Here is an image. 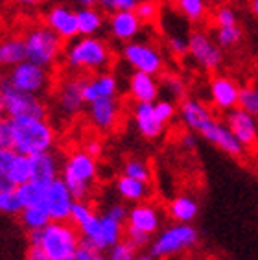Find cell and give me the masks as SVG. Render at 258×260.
<instances>
[{
  "label": "cell",
  "instance_id": "obj_1",
  "mask_svg": "<svg viewBox=\"0 0 258 260\" xmlns=\"http://www.w3.org/2000/svg\"><path fill=\"white\" fill-rule=\"evenodd\" d=\"M55 131L46 118H8L0 120V148H13L22 155H37L54 148Z\"/></svg>",
  "mask_w": 258,
  "mask_h": 260
},
{
  "label": "cell",
  "instance_id": "obj_2",
  "mask_svg": "<svg viewBox=\"0 0 258 260\" xmlns=\"http://www.w3.org/2000/svg\"><path fill=\"white\" fill-rule=\"evenodd\" d=\"M64 63L72 70L102 72L111 63V50L98 35H78L64 46Z\"/></svg>",
  "mask_w": 258,
  "mask_h": 260
},
{
  "label": "cell",
  "instance_id": "obj_3",
  "mask_svg": "<svg viewBox=\"0 0 258 260\" xmlns=\"http://www.w3.org/2000/svg\"><path fill=\"white\" fill-rule=\"evenodd\" d=\"M24 43L28 61L52 69L63 54V37L46 24H34L24 30Z\"/></svg>",
  "mask_w": 258,
  "mask_h": 260
},
{
  "label": "cell",
  "instance_id": "obj_4",
  "mask_svg": "<svg viewBox=\"0 0 258 260\" xmlns=\"http://www.w3.org/2000/svg\"><path fill=\"white\" fill-rule=\"evenodd\" d=\"M96 159L85 150L72 151L63 165V177L76 201H85L90 194V185L96 179Z\"/></svg>",
  "mask_w": 258,
  "mask_h": 260
},
{
  "label": "cell",
  "instance_id": "obj_5",
  "mask_svg": "<svg viewBox=\"0 0 258 260\" xmlns=\"http://www.w3.org/2000/svg\"><path fill=\"white\" fill-rule=\"evenodd\" d=\"M0 109L8 118H46L48 109L37 94L13 87L8 80L0 85Z\"/></svg>",
  "mask_w": 258,
  "mask_h": 260
},
{
  "label": "cell",
  "instance_id": "obj_6",
  "mask_svg": "<svg viewBox=\"0 0 258 260\" xmlns=\"http://www.w3.org/2000/svg\"><path fill=\"white\" fill-rule=\"evenodd\" d=\"M81 242L80 229L70 220L50 221L43 229V242L41 247L46 251V255L52 260H64L74 255Z\"/></svg>",
  "mask_w": 258,
  "mask_h": 260
},
{
  "label": "cell",
  "instance_id": "obj_7",
  "mask_svg": "<svg viewBox=\"0 0 258 260\" xmlns=\"http://www.w3.org/2000/svg\"><path fill=\"white\" fill-rule=\"evenodd\" d=\"M50 69L31 63V61H22L19 65L11 67L6 72L4 80H8L13 87L31 92V94L41 96L50 87Z\"/></svg>",
  "mask_w": 258,
  "mask_h": 260
},
{
  "label": "cell",
  "instance_id": "obj_8",
  "mask_svg": "<svg viewBox=\"0 0 258 260\" xmlns=\"http://www.w3.org/2000/svg\"><path fill=\"white\" fill-rule=\"evenodd\" d=\"M196 242H198V231L194 229L190 223H181V221H177V225L168 227V229L163 231V233L157 236V240L149 247V253H151L155 258L175 255L179 251L188 249V247L196 245Z\"/></svg>",
  "mask_w": 258,
  "mask_h": 260
},
{
  "label": "cell",
  "instance_id": "obj_9",
  "mask_svg": "<svg viewBox=\"0 0 258 260\" xmlns=\"http://www.w3.org/2000/svg\"><path fill=\"white\" fill-rule=\"evenodd\" d=\"M188 55L203 70L216 72L223 63V48L205 30H192L188 35Z\"/></svg>",
  "mask_w": 258,
  "mask_h": 260
},
{
  "label": "cell",
  "instance_id": "obj_10",
  "mask_svg": "<svg viewBox=\"0 0 258 260\" xmlns=\"http://www.w3.org/2000/svg\"><path fill=\"white\" fill-rule=\"evenodd\" d=\"M122 59L125 65L133 70L148 72V74H160L164 70V57L153 45L142 43V41H129L124 43L122 48Z\"/></svg>",
  "mask_w": 258,
  "mask_h": 260
},
{
  "label": "cell",
  "instance_id": "obj_11",
  "mask_svg": "<svg viewBox=\"0 0 258 260\" xmlns=\"http://www.w3.org/2000/svg\"><path fill=\"white\" fill-rule=\"evenodd\" d=\"M85 80H87L85 76H69L61 80L55 90V105L61 115L67 118H74L76 115H80L83 105L87 104L83 96Z\"/></svg>",
  "mask_w": 258,
  "mask_h": 260
},
{
  "label": "cell",
  "instance_id": "obj_12",
  "mask_svg": "<svg viewBox=\"0 0 258 260\" xmlns=\"http://www.w3.org/2000/svg\"><path fill=\"white\" fill-rule=\"evenodd\" d=\"M74 196L69 190L63 177L54 179L50 185H46L45 192V207L48 209L52 221H64L70 220V212L74 205Z\"/></svg>",
  "mask_w": 258,
  "mask_h": 260
},
{
  "label": "cell",
  "instance_id": "obj_13",
  "mask_svg": "<svg viewBox=\"0 0 258 260\" xmlns=\"http://www.w3.org/2000/svg\"><path fill=\"white\" fill-rule=\"evenodd\" d=\"M45 24L50 26L57 35H61L64 41H72L80 35L78 10H72L70 6L61 4V2H55L46 10Z\"/></svg>",
  "mask_w": 258,
  "mask_h": 260
},
{
  "label": "cell",
  "instance_id": "obj_14",
  "mask_svg": "<svg viewBox=\"0 0 258 260\" xmlns=\"http://www.w3.org/2000/svg\"><path fill=\"white\" fill-rule=\"evenodd\" d=\"M199 135L203 137L205 140L212 142L214 146H218L219 150L225 151V153L231 157L240 159V157H243V153H245V146L236 139V135L231 131V127H229L227 124L218 122L216 118L207 122V125L199 131Z\"/></svg>",
  "mask_w": 258,
  "mask_h": 260
},
{
  "label": "cell",
  "instance_id": "obj_15",
  "mask_svg": "<svg viewBox=\"0 0 258 260\" xmlns=\"http://www.w3.org/2000/svg\"><path fill=\"white\" fill-rule=\"evenodd\" d=\"M225 122L245 148H254L258 144V125L254 115H251L249 111L242 109V107H234V109L227 111Z\"/></svg>",
  "mask_w": 258,
  "mask_h": 260
},
{
  "label": "cell",
  "instance_id": "obj_16",
  "mask_svg": "<svg viewBox=\"0 0 258 260\" xmlns=\"http://www.w3.org/2000/svg\"><path fill=\"white\" fill-rule=\"evenodd\" d=\"M240 89L242 87L229 76H214L210 81V100L214 107L219 111H231L238 107Z\"/></svg>",
  "mask_w": 258,
  "mask_h": 260
},
{
  "label": "cell",
  "instance_id": "obj_17",
  "mask_svg": "<svg viewBox=\"0 0 258 260\" xmlns=\"http://www.w3.org/2000/svg\"><path fill=\"white\" fill-rule=\"evenodd\" d=\"M140 30H142V20L139 19L135 10L113 11L109 15V34L120 43L135 41Z\"/></svg>",
  "mask_w": 258,
  "mask_h": 260
},
{
  "label": "cell",
  "instance_id": "obj_18",
  "mask_svg": "<svg viewBox=\"0 0 258 260\" xmlns=\"http://www.w3.org/2000/svg\"><path fill=\"white\" fill-rule=\"evenodd\" d=\"M120 105L114 98H100L89 104V120L100 131H111L118 124Z\"/></svg>",
  "mask_w": 258,
  "mask_h": 260
},
{
  "label": "cell",
  "instance_id": "obj_19",
  "mask_svg": "<svg viewBox=\"0 0 258 260\" xmlns=\"http://www.w3.org/2000/svg\"><path fill=\"white\" fill-rule=\"evenodd\" d=\"M116 94H118V81L111 72H94V76L85 80L83 96L87 105L100 98H114Z\"/></svg>",
  "mask_w": 258,
  "mask_h": 260
},
{
  "label": "cell",
  "instance_id": "obj_20",
  "mask_svg": "<svg viewBox=\"0 0 258 260\" xmlns=\"http://www.w3.org/2000/svg\"><path fill=\"white\" fill-rule=\"evenodd\" d=\"M160 94V85L157 83L153 74L148 72H140V70H133L129 74V96L135 102H149L155 104L159 100Z\"/></svg>",
  "mask_w": 258,
  "mask_h": 260
},
{
  "label": "cell",
  "instance_id": "obj_21",
  "mask_svg": "<svg viewBox=\"0 0 258 260\" xmlns=\"http://www.w3.org/2000/svg\"><path fill=\"white\" fill-rule=\"evenodd\" d=\"M133 118L137 129L146 139H157L164 131V124L155 115V105L149 102H135Z\"/></svg>",
  "mask_w": 258,
  "mask_h": 260
},
{
  "label": "cell",
  "instance_id": "obj_22",
  "mask_svg": "<svg viewBox=\"0 0 258 260\" xmlns=\"http://www.w3.org/2000/svg\"><path fill=\"white\" fill-rule=\"evenodd\" d=\"M59 177V159L50 151L31 155V181L39 185H50Z\"/></svg>",
  "mask_w": 258,
  "mask_h": 260
},
{
  "label": "cell",
  "instance_id": "obj_23",
  "mask_svg": "<svg viewBox=\"0 0 258 260\" xmlns=\"http://www.w3.org/2000/svg\"><path fill=\"white\" fill-rule=\"evenodd\" d=\"M179 113H181V120L183 124L192 131H201L207 125V122H210L214 118L210 115L209 107L205 104H201L199 100L194 98H184L179 105Z\"/></svg>",
  "mask_w": 258,
  "mask_h": 260
},
{
  "label": "cell",
  "instance_id": "obj_24",
  "mask_svg": "<svg viewBox=\"0 0 258 260\" xmlns=\"http://www.w3.org/2000/svg\"><path fill=\"white\" fill-rule=\"evenodd\" d=\"M26 59H28V54H26L24 37L8 35L2 39V43H0V65L11 69V67L19 65Z\"/></svg>",
  "mask_w": 258,
  "mask_h": 260
},
{
  "label": "cell",
  "instance_id": "obj_25",
  "mask_svg": "<svg viewBox=\"0 0 258 260\" xmlns=\"http://www.w3.org/2000/svg\"><path fill=\"white\" fill-rule=\"evenodd\" d=\"M159 223H160V216L151 205H137L129 210L127 225L135 227V229H140L144 231V233L153 235L159 229Z\"/></svg>",
  "mask_w": 258,
  "mask_h": 260
},
{
  "label": "cell",
  "instance_id": "obj_26",
  "mask_svg": "<svg viewBox=\"0 0 258 260\" xmlns=\"http://www.w3.org/2000/svg\"><path fill=\"white\" fill-rule=\"evenodd\" d=\"M105 22L104 11L96 6H80L78 8V24L80 35H96L102 31Z\"/></svg>",
  "mask_w": 258,
  "mask_h": 260
},
{
  "label": "cell",
  "instance_id": "obj_27",
  "mask_svg": "<svg viewBox=\"0 0 258 260\" xmlns=\"http://www.w3.org/2000/svg\"><path fill=\"white\" fill-rule=\"evenodd\" d=\"M0 179L8 181L13 186L24 185V183L31 181V157L17 153L13 165L10 166V170L0 175Z\"/></svg>",
  "mask_w": 258,
  "mask_h": 260
},
{
  "label": "cell",
  "instance_id": "obj_28",
  "mask_svg": "<svg viewBox=\"0 0 258 260\" xmlns=\"http://www.w3.org/2000/svg\"><path fill=\"white\" fill-rule=\"evenodd\" d=\"M116 190L118 194L127 201H142L148 198L149 188L146 181L135 179V177H129V175H122L116 181Z\"/></svg>",
  "mask_w": 258,
  "mask_h": 260
},
{
  "label": "cell",
  "instance_id": "obj_29",
  "mask_svg": "<svg viewBox=\"0 0 258 260\" xmlns=\"http://www.w3.org/2000/svg\"><path fill=\"white\" fill-rule=\"evenodd\" d=\"M19 218H20V223H22V225H24L28 231L45 229L50 221H52V218H50V212H48V209L45 207V203L24 207V209H22V212L19 214Z\"/></svg>",
  "mask_w": 258,
  "mask_h": 260
},
{
  "label": "cell",
  "instance_id": "obj_30",
  "mask_svg": "<svg viewBox=\"0 0 258 260\" xmlns=\"http://www.w3.org/2000/svg\"><path fill=\"white\" fill-rule=\"evenodd\" d=\"M170 210V216L174 218L175 221H181V223H190V221L198 216V203L194 198L190 196H179L175 200H172L168 207Z\"/></svg>",
  "mask_w": 258,
  "mask_h": 260
},
{
  "label": "cell",
  "instance_id": "obj_31",
  "mask_svg": "<svg viewBox=\"0 0 258 260\" xmlns=\"http://www.w3.org/2000/svg\"><path fill=\"white\" fill-rule=\"evenodd\" d=\"M177 13L190 22H201L207 15V0H174Z\"/></svg>",
  "mask_w": 258,
  "mask_h": 260
},
{
  "label": "cell",
  "instance_id": "obj_32",
  "mask_svg": "<svg viewBox=\"0 0 258 260\" xmlns=\"http://www.w3.org/2000/svg\"><path fill=\"white\" fill-rule=\"evenodd\" d=\"M78 229H80L81 236H85V238H89V240L94 242L96 247H98L100 251L107 249V247H105V242H104V231H102V218H100L98 214L89 216L81 225H78Z\"/></svg>",
  "mask_w": 258,
  "mask_h": 260
},
{
  "label": "cell",
  "instance_id": "obj_33",
  "mask_svg": "<svg viewBox=\"0 0 258 260\" xmlns=\"http://www.w3.org/2000/svg\"><path fill=\"white\" fill-rule=\"evenodd\" d=\"M22 209H24V203H22L19 192H17V186L0 188V210L4 214L17 216L22 212Z\"/></svg>",
  "mask_w": 258,
  "mask_h": 260
},
{
  "label": "cell",
  "instance_id": "obj_34",
  "mask_svg": "<svg viewBox=\"0 0 258 260\" xmlns=\"http://www.w3.org/2000/svg\"><path fill=\"white\" fill-rule=\"evenodd\" d=\"M17 192H19L20 200H22L24 207L39 205V203L45 201L46 186L39 185V183H35V181H28V183H24V185L17 186Z\"/></svg>",
  "mask_w": 258,
  "mask_h": 260
},
{
  "label": "cell",
  "instance_id": "obj_35",
  "mask_svg": "<svg viewBox=\"0 0 258 260\" xmlns=\"http://www.w3.org/2000/svg\"><path fill=\"white\" fill-rule=\"evenodd\" d=\"M100 218H102V231H104L105 247L111 249L118 242H122V221L114 220L113 216H109L107 212L104 216H100Z\"/></svg>",
  "mask_w": 258,
  "mask_h": 260
},
{
  "label": "cell",
  "instance_id": "obj_36",
  "mask_svg": "<svg viewBox=\"0 0 258 260\" xmlns=\"http://www.w3.org/2000/svg\"><path fill=\"white\" fill-rule=\"evenodd\" d=\"M214 41H216L223 50L234 48V46L240 45V41H242V28H240L238 24L216 28V31H214Z\"/></svg>",
  "mask_w": 258,
  "mask_h": 260
},
{
  "label": "cell",
  "instance_id": "obj_37",
  "mask_svg": "<svg viewBox=\"0 0 258 260\" xmlns=\"http://www.w3.org/2000/svg\"><path fill=\"white\" fill-rule=\"evenodd\" d=\"M160 90L168 92V100H184V83L177 76H164L160 81Z\"/></svg>",
  "mask_w": 258,
  "mask_h": 260
},
{
  "label": "cell",
  "instance_id": "obj_38",
  "mask_svg": "<svg viewBox=\"0 0 258 260\" xmlns=\"http://www.w3.org/2000/svg\"><path fill=\"white\" fill-rule=\"evenodd\" d=\"M135 11L142 20V24H151L159 17V2L157 0H139Z\"/></svg>",
  "mask_w": 258,
  "mask_h": 260
},
{
  "label": "cell",
  "instance_id": "obj_39",
  "mask_svg": "<svg viewBox=\"0 0 258 260\" xmlns=\"http://www.w3.org/2000/svg\"><path fill=\"white\" fill-rule=\"evenodd\" d=\"M124 174L129 175V177H135V179L146 181V183L149 181V168H148V165H146L144 160H140V159L125 160Z\"/></svg>",
  "mask_w": 258,
  "mask_h": 260
},
{
  "label": "cell",
  "instance_id": "obj_40",
  "mask_svg": "<svg viewBox=\"0 0 258 260\" xmlns=\"http://www.w3.org/2000/svg\"><path fill=\"white\" fill-rule=\"evenodd\" d=\"M214 24L216 28H223V26H234L238 24V17H236V11L231 8V6H219L218 10L214 11Z\"/></svg>",
  "mask_w": 258,
  "mask_h": 260
},
{
  "label": "cell",
  "instance_id": "obj_41",
  "mask_svg": "<svg viewBox=\"0 0 258 260\" xmlns=\"http://www.w3.org/2000/svg\"><path fill=\"white\" fill-rule=\"evenodd\" d=\"M238 107L249 111L251 115L256 116V89L254 87H242L240 89V100Z\"/></svg>",
  "mask_w": 258,
  "mask_h": 260
},
{
  "label": "cell",
  "instance_id": "obj_42",
  "mask_svg": "<svg viewBox=\"0 0 258 260\" xmlns=\"http://www.w3.org/2000/svg\"><path fill=\"white\" fill-rule=\"evenodd\" d=\"M135 247L133 244L129 240L125 242H118V244L111 247V253H109V260H135Z\"/></svg>",
  "mask_w": 258,
  "mask_h": 260
},
{
  "label": "cell",
  "instance_id": "obj_43",
  "mask_svg": "<svg viewBox=\"0 0 258 260\" xmlns=\"http://www.w3.org/2000/svg\"><path fill=\"white\" fill-rule=\"evenodd\" d=\"M168 50L175 57H184L188 54V37L179 34H172L168 37Z\"/></svg>",
  "mask_w": 258,
  "mask_h": 260
},
{
  "label": "cell",
  "instance_id": "obj_44",
  "mask_svg": "<svg viewBox=\"0 0 258 260\" xmlns=\"http://www.w3.org/2000/svg\"><path fill=\"white\" fill-rule=\"evenodd\" d=\"M92 214H94V210L90 209L85 201H74V205H72V212H70V221L78 227Z\"/></svg>",
  "mask_w": 258,
  "mask_h": 260
},
{
  "label": "cell",
  "instance_id": "obj_45",
  "mask_svg": "<svg viewBox=\"0 0 258 260\" xmlns=\"http://www.w3.org/2000/svg\"><path fill=\"white\" fill-rule=\"evenodd\" d=\"M155 115H157V118H159L163 124H166V122H170L172 118H174L175 115V105L172 100H157L155 102Z\"/></svg>",
  "mask_w": 258,
  "mask_h": 260
},
{
  "label": "cell",
  "instance_id": "obj_46",
  "mask_svg": "<svg viewBox=\"0 0 258 260\" xmlns=\"http://www.w3.org/2000/svg\"><path fill=\"white\" fill-rule=\"evenodd\" d=\"M139 4V0H100V8L104 11H124V10H135Z\"/></svg>",
  "mask_w": 258,
  "mask_h": 260
},
{
  "label": "cell",
  "instance_id": "obj_47",
  "mask_svg": "<svg viewBox=\"0 0 258 260\" xmlns=\"http://www.w3.org/2000/svg\"><path fill=\"white\" fill-rule=\"evenodd\" d=\"M125 240L131 242L135 247H146V245L149 244V240H151V235L127 225V229H125Z\"/></svg>",
  "mask_w": 258,
  "mask_h": 260
},
{
  "label": "cell",
  "instance_id": "obj_48",
  "mask_svg": "<svg viewBox=\"0 0 258 260\" xmlns=\"http://www.w3.org/2000/svg\"><path fill=\"white\" fill-rule=\"evenodd\" d=\"M17 153L19 151H15L13 148H0V175L10 170V166L13 165Z\"/></svg>",
  "mask_w": 258,
  "mask_h": 260
},
{
  "label": "cell",
  "instance_id": "obj_49",
  "mask_svg": "<svg viewBox=\"0 0 258 260\" xmlns=\"http://www.w3.org/2000/svg\"><path fill=\"white\" fill-rule=\"evenodd\" d=\"M107 214L113 216L114 220H118V221H127V216H129V210L125 209L124 205H120V203H114V205L109 207V210H107Z\"/></svg>",
  "mask_w": 258,
  "mask_h": 260
},
{
  "label": "cell",
  "instance_id": "obj_50",
  "mask_svg": "<svg viewBox=\"0 0 258 260\" xmlns=\"http://www.w3.org/2000/svg\"><path fill=\"white\" fill-rule=\"evenodd\" d=\"M26 260H52V258L46 255V251L41 245H30L28 253H26Z\"/></svg>",
  "mask_w": 258,
  "mask_h": 260
},
{
  "label": "cell",
  "instance_id": "obj_51",
  "mask_svg": "<svg viewBox=\"0 0 258 260\" xmlns=\"http://www.w3.org/2000/svg\"><path fill=\"white\" fill-rule=\"evenodd\" d=\"M83 150L89 153V155H92L94 159H98L100 155H102V142H100L98 139H89L87 142H85Z\"/></svg>",
  "mask_w": 258,
  "mask_h": 260
},
{
  "label": "cell",
  "instance_id": "obj_52",
  "mask_svg": "<svg viewBox=\"0 0 258 260\" xmlns=\"http://www.w3.org/2000/svg\"><path fill=\"white\" fill-rule=\"evenodd\" d=\"M43 242V229L28 231V244L30 245H41Z\"/></svg>",
  "mask_w": 258,
  "mask_h": 260
},
{
  "label": "cell",
  "instance_id": "obj_53",
  "mask_svg": "<svg viewBox=\"0 0 258 260\" xmlns=\"http://www.w3.org/2000/svg\"><path fill=\"white\" fill-rule=\"evenodd\" d=\"M181 144L184 146V148H188V150H194L196 148V137L192 135V133H184V135H181Z\"/></svg>",
  "mask_w": 258,
  "mask_h": 260
},
{
  "label": "cell",
  "instance_id": "obj_54",
  "mask_svg": "<svg viewBox=\"0 0 258 260\" xmlns=\"http://www.w3.org/2000/svg\"><path fill=\"white\" fill-rule=\"evenodd\" d=\"M15 4L19 6H28V8H35V6H41V4H45L46 0H13Z\"/></svg>",
  "mask_w": 258,
  "mask_h": 260
},
{
  "label": "cell",
  "instance_id": "obj_55",
  "mask_svg": "<svg viewBox=\"0 0 258 260\" xmlns=\"http://www.w3.org/2000/svg\"><path fill=\"white\" fill-rule=\"evenodd\" d=\"M80 6H100V0H72Z\"/></svg>",
  "mask_w": 258,
  "mask_h": 260
},
{
  "label": "cell",
  "instance_id": "obj_56",
  "mask_svg": "<svg viewBox=\"0 0 258 260\" xmlns=\"http://www.w3.org/2000/svg\"><path fill=\"white\" fill-rule=\"evenodd\" d=\"M155 256L151 255V253H149V255H137L135 256V260H153Z\"/></svg>",
  "mask_w": 258,
  "mask_h": 260
},
{
  "label": "cell",
  "instance_id": "obj_57",
  "mask_svg": "<svg viewBox=\"0 0 258 260\" xmlns=\"http://www.w3.org/2000/svg\"><path fill=\"white\" fill-rule=\"evenodd\" d=\"M251 10H253V13L258 17V0H253V2H251Z\"/></svg>",
  "mask_w": 258,
  "mask_h": 260
},
{
  "label": "cell",
  "instance_id": "obj_58",
  "mask_svg": "<svg viewBox=\"0 0 258 260\" xmlns=\"http://www.w3.org/2000/svg\"><path fill=\"white\" fill-rule=\"evenodd\" d=\"M94 260H105V256L104 255H100V253H98V255H96V258Z\"/></svg>",
  "mask_w": 258,
  "mask_h": 260
},
{
  "label": "cell",
  "instance_id": "obj_59",
  "mask_svg": "<svg viewBox=\"0 0 258 260\" xmlns=\"http://www.w3.org/2000/svg\"><path fill=\"white\" fill-rule=\"evenodd\" d=\"M256 89V116H258V87H254Z\"/></svg>",
  "mask_w": 258,
  "mask_h": 260
},
{
  "label": "cell",
  "instance_id": "obj_60",
  "mask_svg": "<svg viewBox=\"0 0 258 260\" xmlns=\"http://www.w3.org/2000/svg\"><path fill=\"white\" fill-rule=\"evenodd\" d=\"M64 260H76V258H74V255H72V256H69V258H64Z\"/></svg>",
  "mask_w": 258,
  "mask_h": 260
},
{
  "label": "cell",
  "instance_id": "obj_61",
  "mask_svg": "<svg viewBox=\"0 0 258 260\" xmlns=\"http://www.w3.org/2000/svg\"><path fill=\"white\" fill-rule=\"evenodd\" d=\"M198 260H199V258H198Z\"/></svg>",
  "mask_w": 258,
  "mask_h": 260
}]
</instances>
